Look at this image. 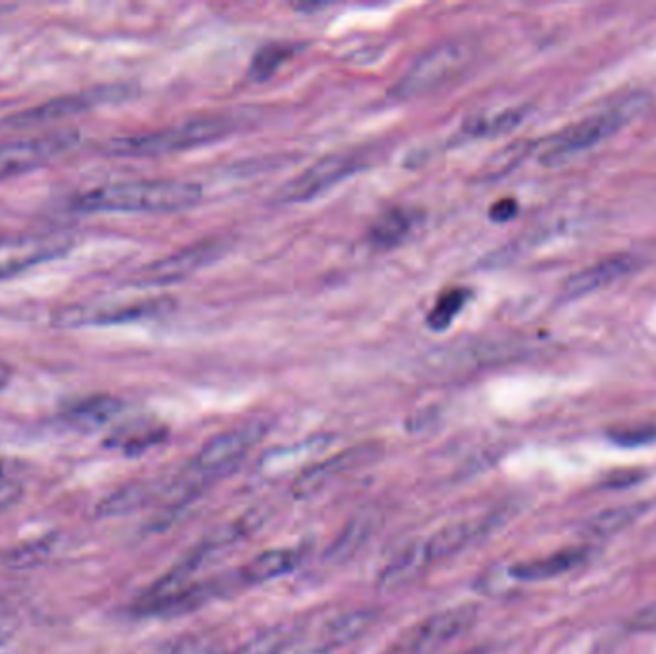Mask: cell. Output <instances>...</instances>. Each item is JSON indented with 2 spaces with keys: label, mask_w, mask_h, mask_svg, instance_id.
<instances>
[{
  "label": "cell",
  "mask_w": 656,
  "mask_h": 654,
  "mask_svg": "<svg viewBox=\"0 0 656 654\" xmlns=\"http://www.w3.org/2000/svg\"><path fill=\"white\" fill-rule=\"evenodd\" d=\"M202 200V188L185 181H131L89 188L71 198L79 213H171Z\"/></svg>",
  "instance_id": "6da1fadb"
},
{
  "label": "cell",
  "mask_w": 656,
  "mask_h": 654,
  "mask_svg": "<svg viewBox=\"0 0 656 654\" xmlns=\"http://www.w3.org/2000/svg\"><path fill=\"white\" fill-rule=\"evenodd\" d=\"M267 426L263 422H246L213 436L202 445L187 470L175 478L173 490L183 499H194L217 478L233 472L244 457L263 440Z\"/></svg>",
  "instance_id": "7a4b0ae2"
},
{
  "label": "cell",
  "mask_w": 656,
  "mask_h": 654,
  "mask_svg": "<svg viewBox=\"0 0 656 654\" xmlns=\"http://www.w3.org/2000/svg\"><path fill=\"white\" fill-rule=\"evenodd\" d=\"M229 133L231 123L227 119L198 117L158 131L118 137L104 146V152L118 158H156L221 141Z\"/></svg>",
  "instance_id": "3957f363"
},
{
  "label": "cell",
  "mask_w": 656,
  "mask_h": 654,
  "mask_svg": "<svg viewBox=\"0 0 656 654\" xmlns=\"http://www.w3.org/2000/svg\"><path fill=\"white\" fill-rule=\"evenodd\" d=\"M645 106L647 94H628L603 112L584 117L582 121L570 125L563 133L553 137V141L541 152L539 162L545 167H559L570 162L574 156L616 135Z\"/></svg>",
  "instance_id": "277c9868"
},
{
  "label": "cell",
  "mask_w": 656,
  "mask_h": 654,
  "mask_svg": "<svg viewBox=\"0 0 656 654\" xmlns=\"http://www.w3.org/2000/svg\"><path fill=\"white\" fill-rule=\"evenodd\" d=\"M467 62L465 48L447 43L430 48L399 77L390 94L398 100H415L434 93L449 83Z\"/></svg>",
  "instance_id": "5b68a950"
},
{
  "label": "cell",
  "mask_w": 656,
  "mask_h": 654,
  "mask_svg": "<svg viewBox=\"0 0 656 654\" xmlns=\"http://www.w3.org/2000/svg\"><path fill=\"white\" fill-rule=\"evenodd\" d=\"M73 246V236L64 233L0 236V281L18 277L37 265L66 256Z\"/></svg>",
  "instance_id": "8992f818"
},
{
  "label": "cell",
  "mask_w": 656,
  "mask_h": 654,
  "mask_svg": "<svg viewBox=\"0 0 656 654\" xmlns=\"http://www.w3.org/2000/svg\"><path fill=\"white\" fill-rule=\"evenodd\" d=\"M135 94V87L127 83H114V85H102L94 87L89 91L81 93L66 94L54 100H48L41 106H35L27 112H22L18 116L10 117L12 127H31V125H41V123H50L66 117L79 116L83 112L94 110L98 106L106 104H118L125 102Z\"/></svg>",
  "instance_id": "52a82bcc"
},
{
  "label": "cell",
  "mask_w": 656,
  "mask_h": 654,
  "mask_svg": "<svg viewBox=\"0 0 656 654\" xmlns=\"http://www.w3.org/2000/svg\"><path fill=\"white\" fill-rule=\"evenodd\" d=\"M169 302L165 298H144L133 302H98L68 305L54 315V325L62 328L123 325L162 313Z\"/></svg>",
  "instance_id": "ba28073f"
},
{
  "label": "cell",
  "mask_w": 656,
  "mask_h": 654,
  "mask_svg": "<svg viewBox=\"0 0 656 654\" xmlns=\"http://www.w3.org/2000/svg\"><path fill=\"white\" fill-rule=\"evenodd\" d=\"M378 453H380L378 445H355L328 457L325 461L313 463L311 467L304 468L298 474L292 486V493L296 499H311L327 490L328 486H332L336 480L346 478L355 470L371 465L378 457Z\"/></svg>",
  "instance_id": "9c48e42d"
},
{
  "label": "cell",
  "mask_w": 656,
  "mask_h": 654,
  "mask_svg": "<svg viewBox=\"0 0 656 654\" xmlns=\"http://www.w3.org/2000/svg\"><path fill=\"white\" fill-rule=\"evenodd\" d=\"M77 142V131H60L47 137L0 146V181L50 164L52 160L73 150Z\"/></svg>",
  "instance_id": "30bf717a"
},
{
  "label": "cell",
  "mask_w": 656,
  "mask_h": 654,
  "mask_svg": "<svg viewBox=\"0 0 656 654\" xmlns=\"http://www.w3.org/2000/svg\"><path fill=\"white\" fill-rule=\"evenodd\" d=\"M361 162L357 156L352 154H330L321 160H317L311 167H307L304 173L288 181L279 190L277 198L284 204H298V202H309L315 196L323 194L328 188L338 185L340 181L352 177L355 171H359Z\"/></svg>",
  "instance_id": "8fae6325"
},
{
  "label": "cell",
  "mask_w": 656,
  "mask_h": 654,
  "mask_svg": "<svg viewBox=\"0 0 656 654\" xmlns=\"http://www.w3.org/2000/svg\"><path fill=\"white\" fill-rule=\"evenodd\" d=\"M223 254L221 240H204L200 244L188 246L185 250L158 259L139 271L135 284L139 286H165L181 282L204 269L213 259Z\"/></svg>",
  "instance_id": "7c38bea8"
},
{
  "label": "cell",
  "mask_w": 656,
  "mask_h": 654,
  "mask_svg": "<svg viewBox=\"0 0 656 654\" xmlns=\"http://www.w3.org/2000/svg\"><path fill=\"white\" fill-rule=\"evenodd\" d=\"M476 608L455 607L442 610L419 624L407 639V653L430 654L472 628L476 622Z\"/></svg>",
  "instance_id": "4fadbf2b"
},
{
  "label": "cell",
  "mask_w": 656,
  "mask_h": 654,
  "mask_svg": "<svg viewBox=\"0 0 656 654\" xmlns=\"http://www.w3.org/2000/svg\"><path fill=\"white\" fill-rule=\"evenodd\" d=\"M637 265L639 259L630 254L605 257L572 275L570 281L564 284V294L566 298H584L587 294H593L612 282L620 281L622 277L630 275Z\"/></svg>",
  "instance_id": "5bb4252c"
},
{
  "label": "cell",
  "mask_w": 656,
  "mask_h": 654,
  "mask_svg": "<svg viewBox=\"0 0 656 654\" xmlns=\"http://www.w3.org/2000/svg\"><path fill=\"white\" fill-rule=\"evenodd\" d=\"M490 526L492 524L486 520H463V522H455V524H449L446 528L438 530L430 538L421 541L426 561L430 562V566H434L436 562L455 557L482 534H486Z\"/></svg>",
  "instance_id": "9a60e30c"
},
{
  "label": "cell",
  "mask_w": 656,
  "mask_h": 654,
  "mask_svg": "<svg viewBox=\"0 0 656 654\" xmlns=\"http://www.w3.org/2000/svg\"><path fill=\"white\" fill-rule=\"evenodd\" d=\"M375 620L376 612L371 608L344 612L336 618H330L319 631V635L311 641V645L319 654H330L336 649H342L353 641H357L361 635H365L367 631L371 630Z\"/></svg>",
  "instance_id": "2e32d148"
},
{
  "label": "cell",
  "mask_w": 656,
  "mask_h": 654,
  "mask_svg": "<svg viewBox=\"0 0 656 654\" xmlns=\"http://www.w3.org/2000/svg\"><path fill=\"white\" fill-rule=\"evenodd\" d=\"M589 559V549L572 547L536 561L518 562L509 568V578L516 582H545L576 570Z\"/></svg>",
  "instance_id": "e0dca14e"
},
{
  "label": "cell",
  "mask_w": 656,
  "mask_h": 654,
  "mask_svg": "<svg viewBox=\"0 0 656 654\" xmlns=\"http://www.w3.org/2000/svg\"><path fill=\"white\" fill-rule=\"evenodd\" d=\"M300 566V553L294 549H269L259 553L246 566H242L238 578L246 584H265L284 578Z\"/></svg>",
  "instance_id": "ac0fdd59"
},
{
  "label": "cell",
  "mask_w": 656,
  "mask_h": 654,
  "mask_svg": "<svg viewBox=\"0 0 656 654\" xmlns=\"http://www.w3.org/2000/svg\"><path fill=\"white\" fill-rule=\"evenodd\" d=\"M428 568L432 566L424 557L421 541L413 543L399 551L398 555L386 564V568L380 572L378 587L384 591H394L403 585L413 584Z\"/></svg>",
  "instance_id": "d6986e66"
},
{
  "label": "cell",
  "mask_w": 656,
  "mask_h": 654,
  "mask_svg": "<svg viewBox=\"0 0 656 654\" xmlns=\"http://www.w3.org/2000/svg\"><path fill=\"white\" fill-rule=\"evenodd\" d=\"M123 411V403L112 396H91L71 403L64 411V421L81 430H98L114 421Z\"/></svg>",
  "instance_id": "ffe728a7"
},
{
  "label": "cell",
  "mask_w": 656,
  "mask_h": 654,
  "mask_svg": "<svg viewBox=\"0 0 656 654\" xmlns=\"http://www.w3.org/2000/svg\"><path fill=\"white\" fill-rule=\"evenodd\" d=\"M413 229V215L403 208L384 211L369 229V242L378 250L399 246Z\"/></svg>",
  "instance_id": "44dd1931"
},
{
  "label": "cell",
  "mask_w": 656,
  "mask_h": 654,
  "mask_svg": "<svg viewBox=\"0 0 656 654\" xmlns=\"http://www.w3.org/2000/svg\"><path fill=\"white\" fill-rule=\"evenodd\" d=\"M158 490L150 482H135L106 497L98 509L102 516H119V514L133 513L142 507L150 505L156 497Z\"/></svg>",
  "instance_id": "7402d4cb"
},
{
  "label": "cell",
  "mask_w": 656,
  "mask_h": 654,
  "mask_svg": "<svg viewBox=\"0 0 656 654\" xmlns=\"http://www.w3.org/2000/svg\"><path fill=\"white\" fill-rule=\"evenodd\" d=\"M526 116V108H511L505 112H499L495 116L476 117L470 119L463 127V137L467 139H488V137H499L507 135L520 125V121Z\"/></svg>",
  "instance_id": "603a6c76"
},
{
  "label": "cell",
  "mask_w": 656,
  "mask_h": 654,
  "mask_svg": "<svg viewBox=\"0 0 656 654\" xmlns=\"http://www.w3.org/2000/svg\"><path fill=\"white\" fill-rule=\"evenodd\" d=\"M164 440V430L154 428L148 424H131L123 426L118 432H114L108 440L110 447H119L125 453H141L144 449L152 447Z\"/></svg>",
  "instance_id": "cb8c5ba5"
},
{
  "label": "cell",
  "mask_w": 656,
  "mask_h": 654,
  "mask_svg": "<svg viewBox=\"0 0 656 654\" xmlns=\"http://www.w3.org/2000/svg\"><path fill=\"white\" fill-rule=\"evenodd\" d=\"M373 532V524L367 518H355L350 522L342 534L336 538L332 543V547L328 549L327 559L330 562H344L355 555L357 549H361V545L369 539Z\"/></svg>",
  "instance_id": "d4e9b609"
},
{
  "label": "cell",
  "mask_w": 656,
  "mask_h": 654,
  "mask_svg": "<svg viewBox=\"0 0 656 654\" xmlns=\"http://www.w3.org/2000/svg\"><path fill=\"white\" fill-rule=\"evenodd\" d=\"M294 52H296L294 45H284V43H271L259 48L250 64V71H248L250 79L267 81L294 56Z\"/></svg>",
  "instance_id": "484cf974"
},
{
  "label": "cell",
  "mask_w": 656,
  "mask_h": 654,
  "mask_svg": "<svg viewBox=\"0 0 656 654\" xmlns=\"http://www.w3.org/2000/svg\"><path fill=\"white\" fill-rule=\"evenodd\" d=\"M300 633L298 626H275L252 639L238 654H282L300 637Z\"/></svg>",
  "instance_id": "4316f807"
},
{
  "label": "cell",
  "mask_w": 656,
  "mask_h": 654,
  "mask_svg": "<svg viewBox=\"0 0 656 654\" xmlns=\"http://www.w3.org/2000/svg\"><path fill=\"white\" fill-rule=\"evenodd\" d=\"M469 300V292L455 288V290H447L446 294H442L438 298V302L432 307V311L426 317V323L432 330H446L451 327V323L455 321V317L461 313L463 305L467 304Z\"/></svg>",
  "instance_id": "83f0119b"
},
{
  "label": "cell",
  "mask_w": 656,
  "mask_h": 654,
  "mask_svg": "<svg viewBox=\"0 0 656 654\" xmlns=\"http://www.w3.org/2000/svg\"><path fill=\"white\" fill-rule=\"evenodd\" d=\"M641 511H645V507L630 505V507H620V509H612L607 513H601L587 524V534H591V536H610V534L622 530L624 526H628L630 522H633L641 514Z\"/></svg>",
  "instance_id": "f1b7e54d"
},
{
  "label": "cell",
  "mask_w": 656,
  "mask_h": 654,
  "mask_svg": "<svg viewBox=\"0 0 656 654\" xmlns=\"http://www.w3.org/2000/svg\"><path fill=\"white\" fill-rule=\"evenodd\" d=\"M327 444V440H323V438H313V440L304 442V444L294 445V447H288V449H281L277 453H271L263 461V470L273 472V470H282V467H296V461H294L296 455L309 459L315 453L323 451Z\"/></svg>",
  "instance_id": "f546056e"
},
{
  "label": "cell",
  "mask_w": 656,
  "mask_h": 654,
  "mask_svg": "<svg viewBox=\"0 0 656 654\" xmlns=\"http://www.w3.org/2000/svg\"><path fill=\"white\" fill-rule=\"evenodd\" d=\"M610 440L616 444L628 445V447L651 444V442H656V428L655 426H637V428L614 430V432H610Z\"/></svg>",
  "instance_id": "4dcf8cb0"
},
{
  "label": "cell",
  "mask_w": 656,
  "mask_h": 654,
  "mask_svg": "<svg viewBox=\"0 0 656 654\" xmlns=\"http://www.w3.org/2000/svg\"><path fill=\"white\" fill-rule=\"evenodd\" d=\"M160 654H229L221 649H215L211 645H206L198 639H181L171 643L167 649Z\"/></svg>",
  "instance_id": "1f68e13d"
},
{
  "label": "cell",
  "mask_w": 656,
  "mask_h": 654,
  "mask_svg": "<svg viewBox=\"0 0 656 654\" xmlns=\"http://www.w3.org/2000/svg\"><path fill=\"white\" fill-rule=\"evenodd\" d=\"M18 616L10 607L0 605V647H4L16 633Z\"/></svg>",
  "instance_id": "d6a6232c"
},
{
  "label": "cell",
  "mask_w": 656,
  "mask_h": 654,
  "mask_svg": "<svg viewBox=\"0 0 656 654\" xmlns=\"http://www.w3.org/2000/svg\"><path fill=\"white\" fill-rule=\"evenodd\" d=\"M518 211V204H516L513 198H505V200H499L495 202L490 210V217L492 221H497V223H505V221H511Z\"/></svg>",
  "instance_id": "836d02e7"
},
{
  "label": "cell",
  "mask_w": 656,
  "mask_h": 654,
  "mask_svg": "<svg viewBox=\"0 0 656 654\" xmlns=\"http://www.w3.org/2000/svg\"><path fill=\"white\" fill-rule=\"evenodd\" d=\"M10 380H12V367L4 359H0V392L8 388Z\"/></svg>",
  "instance_id": "e575fe53"
},
{
  "label": "cell",
  "mask_w": 656,
  "mask_h": 654,
  "mask_svg": "<svg viewBox=\"0 0 656 654\" xmlns=\"http://www.w3.org/2000/svg\"><path fill=\"white\" fill-rule=\"evenodd\" d=\"M459 654H490V651L484 649V647H476V649H469V651H463Z\"/></svg>",
  "instance_id": "d590c367"
},
{
  "label": "cell",
  "mask_w": 656,
  "mask_h": 654,
  "mask_svg": "<svg viewBox=\"0 0 656 654\" xmlns=\"http://www.w3.org/2000/svg\"><path fill=\"white\" fill-rule=\"evenodd\" d=\"M0 474H2V465H0Z\"/></svg>",
  "instance_id": "8d00e7d4"
}]
</instances>
